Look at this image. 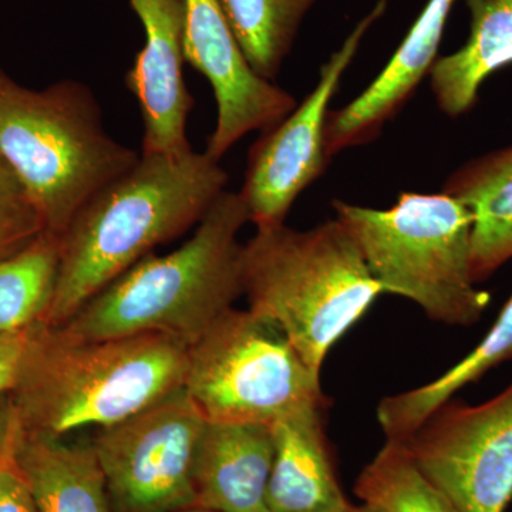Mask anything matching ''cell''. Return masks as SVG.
Wrapping results in <instances>:
<instances>
[{"instance_id": "1", "label": "cell", "mask_w": 512, "mask_h": 512, "mask_svg": "<svg viewBox=\"0 0 512 512\" xmlns=\"http://www.w3.org/2000/svg\"><path fill=\"white\" fill-rule=\"evenodd\" d=\"M228 178L207 153L141 154L84 202L60 235L59 276L43 323L63 326L154 248L198 225Z\"/></svg>"}, {"instance_id": "2", "label": "cell", "mask_w": 512, "mask_h": 512, "mask_svg": "<svg viewBox=\"0 0 512 512\" xmlns=\"http://www.w3.org/2000/svg\"><path fill=\"white\" fill-rule=\"evenodd\" d=\"M187 360V346L161 333L76 340L37 323L10 396L23 430L63 439L114 426L181 389Z\"/></svg>"}, {"instance_id": "3", "label": "cell", "mask_w": 512, "mask_h": 512, "mask_svg": "<svg viewBox=\"0 0 512 512\" xmlns=\"http://www.w3.org/2000/svg\"><path fill=\"white\" fill-rule=\"evenodd\" d=\"M247 222L238 192L225 190L184 245L141 259L59 329L76 340L161 333L190 348L244 295L238 235Z\"/></svg>"}, {"instance_id": "4", "label": "cell", "mask_w": 512, "mask_h": 512, "mask_svg": "<svg viewBox=\"0 0 512 512\" xmlns=\"http://www.w3.org/2000/svg\"><path fill=\"white\" fill-rule=\"evenodd\" d=\"M248 311L274 323L320 375L329 350L383 293L348 228L258 227L242 247Z\"/></svg>"}, {"instance_id": "5", "label": "cell", "mask_w": 512, "mask_h": 512, "mask_svg": "<svg viewBox=\"0 0 512 512\" xmlns=\"http://www.w3.org/2000/svg\"><path fill=\"white\" fill-rule=\"evenodd\" d=\"M0 158L35 202L46 231L60 237L84 202L140 156L107 133L83 83L32 90L0 69Z\"/></svg>"}, {"instance_id": "6", "label": "cell", "mask_w": 512, "mask_h": 512, "mask_svg": "<svg viewBox=\"0 0 512 512\" xmlns=\"http://www.w3.org/2000/svg\"><path fill=\"white\" fill-rule=\"evenodd\" d=\"M383 293L419 305L434 322L470 326L490 293L471 278L473 215L447 192H403L389 210L333 201Z\"/></svg>"}, {"instance_id": "7", "label": "cell", "mask_w": 512, "mask_h": 512, "mask_svg": "<svg viewBox=\"0 0 512 512\" xmlns=\"http://www.w3.org/2000/svg\"><path fill=\"white\" fill-rule=\"evenodd\" d=\"M184 389L211 423L272 424L326 404L320 375L278 326L248 309H229L188 348Z\"/></svg>"}, {"instance_id": "8", "label": "cell", "mask_w": 512, "mask_h": 512, "mask_svg": "<svg viewBox=\"0 0 512 512\" xmlns=\"http://www.w3.org/2000/svg\"><path fill=\"white\" fill-rule=\"evenodd\" d=\"M207 420L184 387L121 423L100 429L94 450L113 512L195 508V450Z\"/></svg>"}, {"instance_id": "9", "label": "cell", "mask_w": 512, "mask_h": 512, "mask_svg": "<svg viewBox=\"0 0 512 512\" xmlns=\"http://www.w3.org/2000/svg\"><path fill=\"white\" fill-rule=\"evenodd\" d=\"M402 443L458 512H505L512 501V383L478 406L444 403Z\"/></svg>"}, {"instance_id": "10", "label": "cell", "mask_w": 512, "mask_h": 512, "mask_svg": "<svg viewBox=\"0 0 512 512\" xmlns=\"http://www.w3.org/2000/svg\"><path fill=\"white\" fill-rule=\"evenodd\" d=\"M383 2L350 33L338 52L320 69L315 89L296 104L281 123L262 133L249 151L245 181L238 192L256 228L285 224L286 215L306 188L322 175L329 106L352 63L367 28L382 12Z\"/></svg>"}, {"instance_id": "11", "label": "cell", "mask_w": 512, "mask_h": 512, "mask_svg": "<svg viewBox=\"0 0 512 512\" xmlns=\"http://www.w3.org/2000/svg\"><path fill=\"white\" fill-rule=\"evenodd\" d=\"M184 56L211 83L217 123L208 140V156L221 160L252 131L271 130L292 113V94L251 69L220 0H184Z\"/></svg>"}, {"instance_id": "12", "label": "cell", "mask_w": 512, "mask_h": 512, "mask_svg": "<svg viewBox=\"0 0 512 512\" xmlns=\"http://www.w3.org/2000/svg\"><path fill=\"white\" fill-rule=\"evenodd\" d=\"M130 5L146 33L126 77L143 116V154L188 153L194 97L184 80V0H130Z\"/></svg>"}, {"instance_id": "13", "label": "cell", "mask_w": 512, "mask_h": 512, "mask_svg": "<svg viewBox=\"0 0 512 512\" xmlns=\"http://www.w3.org/2000/svg\"><path fill=\"white\" fill-rule=\"evenodd\" d=\"M454 3L456 0H429L379 76L355 100L330 111L326 124V151L330 158L373 140L384 123L412 97L437 60Z\"/></svg>"}, {"instance_id": "14", "label": "cell", "mask_w": 512, "mask_h": 512, "mask_svg": "<svg viewBox=\"0 0 512 512\" xmlns=\"http://www.w3.org/2000/svg\"><path fill=\"white\" fill-rule=\"evenodd\" d=\"M274 461L271 424L207 421L195 450V507L215 512H269Z\"/></svg>"}, {"instance_id": "15", "label": "cell", "mask_w": 512, "mask_h": 512, "mask_svg": "<svg viewBox=\"0 0 512 512\" xmlns=\"http://www.w3.org/2000/svg\"><path fill=\"white\" fill-rule=\"evenodd\" d=\"M325 404H311L271 424L274 461L266 505L269 512H350L330 460Z\"/></svg>"}, {"instance_id": "16", "label": "cell", "mask_w": 512, "mask_h": 512, "mask_svg": "<svg viewBox=\"0 0 512 512\" xmlns=\"http://www.w3.org/2000/svg\"><path fill=\"white\" fill-rule=\"evenodd\" d=\"M13 467L36 512H113L93 444H66L22 429Z\"/></svg>"}, {"instance_id": "17", "label": "cell", "mask_w": 512, "mask_h": 512, "mask_svg": "<svg viewBox=\"0 0 512 512\" xmlns=\"http://www.w3.org/2000/svg\"><path fill=\"white\" fill-rule=\"evenodd\" d=\"M443 191L473 215L470 272L478 284L512 259V146L467 161Z\"/></svg>"}, {"instance_id": "18", "label": "cell", "mask_w": 512, "mask_h": 512, "mask_svg": "<svg viewBox=\"0 0 512 512\" xmlns=\"http://www.w3.org/2000/svg\"><path fill=\"white\" fill-rule=\"evenodd\" d=\"M470 35L451 55L437 57L429 73L437 106L460 117L476 106L485 80L512 64V0H466Z\"/></svg>"}, {"instance_id": "19", "label": "cell", "mask_w": 512, "mask_h": 512, "mask_svg": "<svg viewBox=\"0 0 512 512\" xmlns=\"http://www.w3.org/2000/svg\"><path fill=\"white\" fill-rule=\"evenodd\" d=\"M511 359L512 295L487 335L464 359L433 382L384 397L377 406V420L384 436L387 440H406L464 386L477 382L488 370Z\"/></svg>"}, {"instance_id": "20", "label": "cell", "mask_w": 512, "mask_h": 512, "mask_svg": "<svg viewBox=\"0 0 512 512\" xmlns=\"http://www.w3.org/2000/svg\"><path fill=\"white\" fill-rule=\"evenodd\" d=\"M318 0H220L245 59L272 82Z\"/></svg>"}, {"instance_id": "21", "label": "cell", "mask_w": 512, "mask_h": 512, "mask_svg": "<svg viewBox=\"0 0 512 512\" xmlns=\"http://www.w3.org/2000/svg\"><path fill=\"white\" fill-rule=\"evenodd\" d=\"M60 237L45 232L20 254L0 262V333L45 322L55 296Z\"/></svg>"}, {"instance_id": "22", "label": "cell", "mask_w": 512, "mask_h": 512, "mask_svg": "<svg viewBox=\"0 0 512 512\" xmlns=\"http://www.w3.org/2000/svg\"><path fill=\"white\" fill-rule=\"evenodd\" d=\"M355 493L376 512H458L421 473L402 441H386L357 478Z\"/></svg>"}, {"instance_id": "23", "label": "cell", "mask_w": 512, "mask_h": 512, "mask_svg": "<svg viewBox=\"0 0 512 512\" xmlns=\"http://www.w3.org/2000/svg\"><path fill=\"white\" fill-rule=\"evenodd\" d=\"M45 232L35 202L0 158V262L25 251Z\"/></svg>"}, {"instance_id": "24", "label": "cell", "mask_w": 512, "mask_h": 512, "mask_svg": "<svg viewBox=\"0 0 512 512\" xmlns=\"http://www.w3.org/2000/svg\"><path fill=\"white\" fill-rule=\"evenodd\" d=\"M32 328L22 332L0 333V394L12 392L18 382Z\"/></svg>"}, {"instance_id": "25", "label": "cell", "mask_w": 512, "mask_h": 512, "mask_svg": "<svg viewBox=\"0 0 512 512\" xmlns=\"http://www.w3.org/2000/svg\"><path fill=\"white\" fill-rule=\"evenodd\" d=\"M20 433L22 424L12 396L10 393L0 394V471L13 466Z\"/></svg>"}, {"instance_id": "26", "label": "cell", "mask_w": 512, "mask_h": 512, "mask_svg": "<svg viewBox=\"0 0 512 512\" xmlns=\"http://www.w3.org/2000/svg\"><path fill=\"white\" fill-rule=\"evenodd\" d=\"M0 512H36L15 467L0 471Z\"/></svg>"}, {"instance_id": "27", "label": "cell", "mask_w": 512, "mask_h": 512, "mask_svg": "<svg viewBox=\"0 0 512 512\" xmlns=\"http://www.w3.org/2000/svg\"><path fill=\"white\" fill-rule=\"evenodd\" d=\"M350 512H376V511H373L372 508L367 507V505H365V504H362V505H355V508H353V510Z\"/></svg>"}, {"instance_id": "28", "label": "cell", "mask_w": 512, "mask_h": 512, "mask_svg": "<svg viewBox=\"0 0 512 512\" xmlns=\"http://www.w3.org/2000/svg\"><path fill=\"white\" fill-rule=\"evenodd\" d=\"M180 512H215L210 510H204V508H188V510L180 511Z\"/></svg>"}]
</instances>
